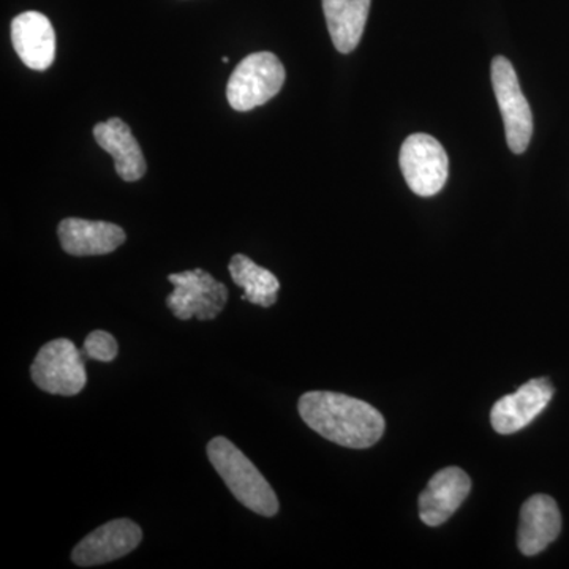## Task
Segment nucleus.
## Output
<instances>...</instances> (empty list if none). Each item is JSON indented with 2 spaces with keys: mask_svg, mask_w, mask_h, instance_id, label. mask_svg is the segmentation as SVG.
Returning <instances> with one entry per match:
<instances>
[{
  "mask_svg": "<svg viewBox=\"0 0 569 569\" xmlns=\"http://www.w3.org/2000/svg\"><path fill=\"white\" fill-rule=\"evenodd\" d=\"M299 415L310 429L340 447L366 449L383 437V415L355 397L312 391L299 399Z\"/></svg>",
  "mask_w": 569,
  "mask_h": 569,
  "instance_id": "nucleus-1",
  "label": "nucleus"
},
{
  "mask_svg": "<svg viewBox=\"0 0 569 569\" xmlns=\"http://www.w3.org/2000/svg\"><path fill=\"white\" fill-rule=\"evenodd\" d=\"M208 458L239 503L264 518H274L279 512L274 489L241 449L228 438L216 437L209 441Z\"/></svg>",
  "mask_w": 569,
  "mask_h": 569,
  "instance_id": "nucleus-2",
  "label": "nucleus"
},
{
  "mask_svg": "<svg viewBox=\"0 0 569 569\" xmlns=\"http://www.w3.org/2000/svg\"><path fill=\"white\" fill-rule=\"evenodd\" d=\"M284 67L272 52H253L236 67L227 86L228 103L236 111H250L274 99L282 89Z\"/></svg>",
  "mask_w": 569,
  "mask_h": 569,
  "instance_id": "nucleus-3",
  "label": "nucleus"
},
{
  "mask_svg": "<svg viewBox=\"0 0 569 569\" xmlns=\"http://www.w3.org/2000/svg\"><path fill=\"white\" fill-rule=\"evenodd\" d=\"M33 383L54 396H77L86 387L84 356L69 339H56L40 348L31 367Z\"/></svg>",
  "mask_w": 569,
  "mask_h": 569,
  "instance_id": "nucleus-4",
  "label": "nucleus"
},
{
  "mask_svg": "<svg viewBox=\"0 0 569 569\" xmlns=\"http://www.w3.org/2000/svg\"><path fill=\"white\" fill-rule=\"evenodd\" d=\"M168 280L174 284V290L168 295L167 306L179 320L193 317L200 321L213 320L227 306L228 288L203 269L171 274Z\"/></svg>",
  "mask_w": 569,
  "mask_h": 569,
  "instance_id": "nucleus-5",
  "label": "nucleus"
},
{
  "mask_svg": "<svg viewBox=\"0 0 569 569\" xmlns=\"http://www.w3.org/2000/svg\"><path fill=\"white\" fill-rule=\"evenodd\" d=\"M399 163L408 187L419 197H433L448 181V153L430 134L408 137L400 149Z\"/></svg>",
  "mask_w": 569,
  "mask_h": 569,
  "instance_id": "nucleus-6",
  "label": "nucleus"
},
{
  "mask_svg": "<svg viewBox=\"0 0 569 569\" xmlns=\"http://www.w3.org/2000/svg\"><path fill=\"white\" fill-rule=\"evenodd\" d=\"M492 86L503 116L509 149L515 153L526 152L533 134V116L520 89L515 67L503 56L493 58Z\"/></svg>",
  "mask_w": 569,
  "mask_h": 569,
  "instance_id": "nucleus-7",
  "label": "nucleus"
},
{
  "mask_svg": "<svg viewBox=\"0 0 569 569\" xmlns=\"http://www.w3.org/2000/svg\"><path fill=\"white\" fill-rule=\"evenodd\" d=\"M142 531L129 519L111 520L88 537L71 552V560L82 568L97 567L122 559L140 546Z\"/></svg>",
  "mask_w": 569,
  "mask_h": 569,
  "instance_id": "nucleus-8",
  "label": "nucleus"
},
{
  "mask_svg": "<svg viewBox=\"0 0 569 569\" xmlns=\"http://www.w3.org/2000/svg\"><path fill=\"white\" fill-rule=\"evenodd\" d=\"M553 387L549 378H533L515 392L501 397L490 411L493 430L511 436L530 425L552 400Z\"/></svg>",
  "mask_w": 569,
  "mask_h": 569,
  "instance_id": "nucleus-9",
  "label": "nucleus"
},
{
  "mask_svg": "<svg viewBox=\"0 0 569 569\" xmlns=\"http://www.w3.org/2000/svg\"><path fill=\"white\" fill-rule=\"evenodd\" d=\"M471 481L459 467L437 471L419 496V518L429 527L443 526L470 493Z\"/></svg>",
  "mask_w": 569,
  "mask_h": 569,
  "instance_id": "nucleus-10",
  "label": "nucleus"
},
{
  "mask_svg": "<svg viewBox=\"0 0 569 569\" xmlns=\"http://www.w3.org/2000/svg\"><path fill=\"white\" fill-rule=\"evenodd\" d=\"M11 41L24 66L50 69L56 58V33L50 20L39 11H26L11 22Z\"/></svg>",
  "mask_w": 569,
  "mask_h": 569,
  "instance_id": "nucleus-11",
  "label": "nucleus"
},
{
  "mask_svg": "<svg viewBox=\"0 0 569 569\" xmlns=\"http://www.w3.org/2000/svg\"><path fill=\"white\" fill-rule=\"evenodd\" d=\"M561 515L556 500L549 496H533L520 509L518 546L523 556L542 552L559 538Z\"/></svg>",
  "mask_w": 569,
  "mask_h": 569,
  "instance_id": "nucleus-12",
  "label": "nucleus"
},
{
  "mask_svg": "<svg viewBox=\"0 0 569 569\" xmlns=\"http://www.w3.org/2000/svg\"><path fill=\"white\" fill-rule=\"evenodd\" d=\"M62 249L73 257H93L114 252L126 242V231L119 224L92 220H62L58 228Z\"/></svg>",
  "mask_w": 569,
  "mask_h": 569,
  "instance_id": "nucleus-13",
  "label": "nucleus"
},
{
  "mask_svg": "<svg viewBox=\"0 0 569 569\" xmlns=\"http://www.w3.org/2000/svg\"><path fill=\"white\" fill-rule=\"evenodd\" d=\"M93 137L100 148L114 159L116 173L121 176L122 181H140L146 174L148 164H146L144 153L130 127L121 119L112 118L110 121L97 123L93 127Z\"/></svg>",
  "mask_w": 569,
  "mask_h": 569,
  "instance_id": "nucleus-14",
  "label": "nucleus"
},
{
  "mask_svg": "<svg viewBox=\"0 0 569 569\" xmlns=\"http://www.w3.org/2000/svg\"><path fill=\"white\" fill-rule=\"evenodd\" d=\"M372 0H323L326 22L336 50L355 51L365 33Z\"/></svg>",
  "mask_w": 569,
  "mask_h": 569,
  "instance_id": "nucleus-15",
  "label": "nucleus"
},
{
  "mask_svg": "<svg viewBox=\"0 0 569 569\" xmlns=\"http://www.w3.org/2000/svg\"><path fill=\"white\" fill-rule=\"evenodd\" d=\"M231 279L244 290L242 299L260 307L274 306L280 290L279 279L268 269L253 263L246 254H234L230 266Z\"/></svg>",
  "mask_w": 569,
  "mask_h": 569,
  "instance_id": "nucleus-16",
  "label": "nucleus"
},
{
  "mask_svg": "<svg viewBox=\"0 0 569 569\" xmlns=\"http://www.w3.org/2000/svg\"><path fill=\"white\" fill-rule=\"evenodd\" d=\"M84 359H96L100 362L114 361L119 353L118 342L110 332L93 331L86 337L84 347L81 351Z\"/></svg>",
  "mask_w": 569,
  "mask_h": 569,
  "instance_id": "nucleus-17",
  "label": "nucleus"
}]
</instances>
